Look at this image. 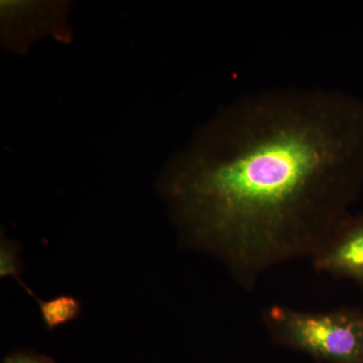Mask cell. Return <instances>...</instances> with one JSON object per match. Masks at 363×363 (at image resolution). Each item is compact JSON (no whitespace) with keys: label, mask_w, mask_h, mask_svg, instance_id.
I'll list each match as a JSON object with an SVG mask.
<instances>
[{"label":"cell","mask_w":363,"mask_h":363,"mask_svg":"<svg viewBox=\"0 0 363 363\" xmlns=\"http://www.w3.org/2000/svg\"><path fill=\"white\" fill-rule=\"evenodd\" d=\"M363 186V99L281 87L235 98L201 124L159 181L185 247L252 291L312 259Z\"/></svg>","instance_id":"1"},{"label":"cell","mask_w":363,"mask_h":363,"mask_svg":"<svg viewBox=\"0 0 363 363\" xmlns=\"http://www.w3.org/2000/svg\"><path fill=\"white\" fill-rule=\"evenodd\" d=\"M272 340L329 363H363V311H305L272 305L262 313Z\"/></svg>","instance_id":"2"},{"label":"cell","mask_w":363,"mask_h":363,"mask_svg":"<svg viewBox=\"0 0 363 363\" xmlns=\"http://www.w3.org/2000/svg\"><path fill=\"white\" fill-rule=\"evenodd\" d=\"M69 9L67 1L2 0V45L18 54H26L44 38L68 43L72 38Z\"/></svg>","instance_id":"3"},{"label":"cell","mask_w":363,"mask_h":363,"mask_svg":"<svg viewBox=\"0 0 363 363\" xmlns=\"http://www.w3.org/2000/svg\"><path fill=\"white\" fill-rule=\"evenodd\" d=\"M311 260L318 272L363 286V214L346 217Z\"/></svg>","instance_id":"4"},{"label":"cell","mask_w":363,"mask_h":363,"mask_svg":"<svg viewBox=\"0 0 363 363\" xmlns=\"http://www.w3.org/2000/svg\"><path fill=\"white\" fill-rule=\"evenodd\" d=\"M45 328L55 330L62 325L77 319L81 314V302L75 297L61 295L51 300L37 301Z\"/></svg>","instance_id":"5"},{"label":"cell","mask_w":363,"mask_h":363,"mask_svg":"<svg viewBox=\"0 0 363 363\" xmlns=\"http://www.w3.org/2000/svg\"><path fill=\"white\" fill-rule=\"evenodd\" d=\"M20 247L14 242L13 240L4 238L1 235V241H0V277L6 278V277H13L16 281L23 289L28 295L39 300L35 294L28 288V286L21 281V274L23 271V264H21L20 255Z\"/></svg>","instance_id":"6"},{"label":"cell","mask_w":363,"mask_h":363,"mask_svg":"<svg viewBox=\"0 0 363 363\" xmlns=\"http://www.w3.org/2000/svg\"><path fill=\"white\" fill-rule=\"evenodd\" d=\"M4 363H54L51 359L32 352H16L6 358Z\"/></svg>","instance_id":"7"}]
</instances>
